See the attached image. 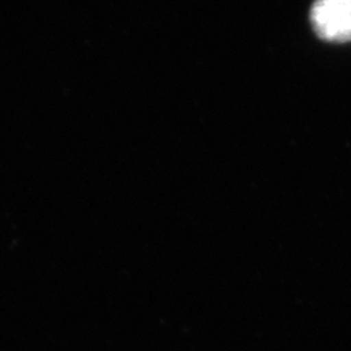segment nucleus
<instances>
[{
	"label": "nucleus",
	"mask_w": 351,
	"mask_h": 351,
	"mask_svg": "<svg viewBox=\"0 0 351 351\" xmlns=\"http://www.w3.org/2000/svg\"><path fill=\"white\" fill-rule=\"evenodd\" d=\"M311 22L322 40L351 41V0H315L311 9Z\"/></svg>",
	"instance_id": "obj_1"
}]
</instances>
